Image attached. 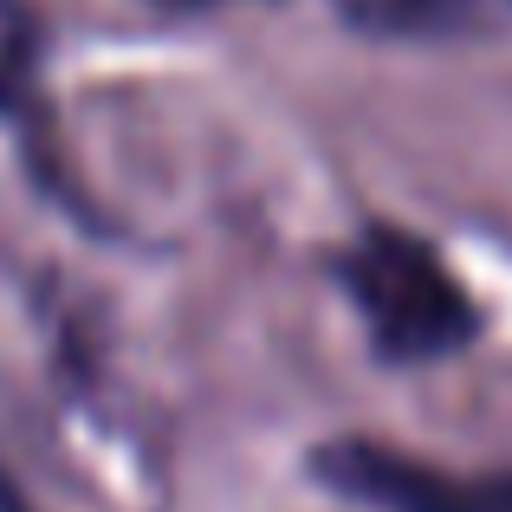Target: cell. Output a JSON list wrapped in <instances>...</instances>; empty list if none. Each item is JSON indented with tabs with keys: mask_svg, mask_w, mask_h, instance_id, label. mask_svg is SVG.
<instances>
[{
	"mask_svg": "<svg viewBox=\"0 0 512 512\" xmlns=\"http://www.w3.org/2000/svg\"><path fill=\"white\" fill-rule=\"evenodd\" d=\"M331 292L350 305L383 370H441L487 338V305L461 279V266L409 221L363 214L325 253Z\"/></svg>",
	"mask_w": 512,
	"mask_h": 512,
	"instance_id": "cell-1",
	"label": "cell"
},
{
	"mask_svg": "<svg viewBox=\"0 0 512 512\" xmlns=\"http://www.w3.org/2000/svg\"><path fill=\"white\" fill-rule=\"evenodd\" d=\"M305 480L350 512H512V467H448L383 435H325Z\"/></svg>",
	"mask_w": 512,
	"mask_h": 512,
	"instance_id": "cell-2",
	"label": "cell"
},
{
	"mask_svg": "<svg viewBox=\"0 0 512 512\" xmlns=\"http://www.w3.org/2000/svg\"><path fill=\"white\" fill-rule=\"evenodd\" d=\"M0 137L13 143L33 195H46L78 234L124 240V227L72 175V156L59 143V111H52L46 91V20H39L33 0H0Z\"/></svg>",
	"mask_w": 512,
	"mask_h": 512,
	"instance_id": "cell-3",
	"label": "cell"
},
{
	"mask_svg": "<svg viewBox=\"0 0 512 512\" xmlns=\"http://www.w3.org/2000/svg\"><path fill=\"white\" fill-rule=\"evenodd\" d=\"M370 46H487L512 33V0H325Z\"/></svg>",
	"mask_w": 512,
	"mask_h": 512,
	"instance_id": "cell-4",
	"label": "cell"
},
{
	"mask_svg": "<svg viewBox=\"0 0 512 512\" xmlns=\"http://www.w3.org/2000/svg\"><path fill=\"white\" fill-rule=\"evenodd\" d=\"M137 7L163 13V20H208V13H227V7H240V0H137Z\"/></svg>",
	"mask_w": 512,
	"mask_h": 512,
	"instance_id": "cell-5",
	"label": "cell"
},
{
	"mask_svg": "<svg viewBox=\"0 0 512 512\" xmlns=\"http://www.w3.org/2000/svg\"><path fill=\"white\" fill-rule=\"evenodd\" d=\"M0 512H33V506H26V493L13 487V474H7V467H0Z\"/></svg>",
	"mask_w": 512,
	"mask_h": 512,
	"instance_id": "cell-6",
	"label": "cell"
}]
</instances>
